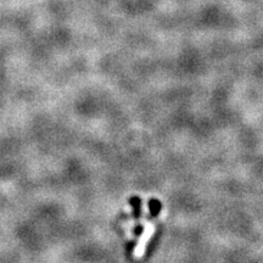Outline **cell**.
Returning a JSON list of instances; mask_svg holds the SVG:
<instances>
[{
    "instance_id": "cell-1",
    "label": "cell",
    "mask_w": 263,
    "mask_h": 263,
    "mask_svg": "<svg viewBox=\"0 0 263 263\" xmlns=\"http://www.w3.org/2000/svg\"><path fill=\"white\" fill-rule=\"evenodd\" d=\"M154 233V225L153 224H148V227H146L145 232H144V235L142 236V239H140V243L139 245H138V248L135 249V256H142L143 252H144V249H145V245L146 243L149 241V239H150L151 234Z\"/></svg>"
}]
</instances>
